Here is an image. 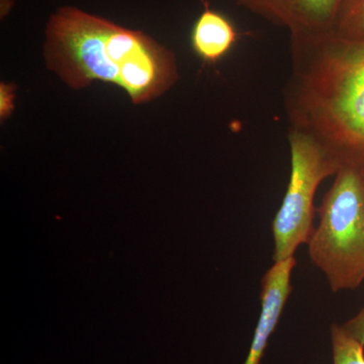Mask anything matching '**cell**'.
<instances>
[{"label": "cell", "instance_id": "1", "mask_svg": "<svg viewBox=\"0 0 364 364\" xmlns=\"http://www.w3.org/2000/svg\"><path fill=\"white\" fill-rule=\"evenodd\" d=\"M291 55L289 128L313 136L342 165L364 168V39L291 37Z\"/></svg>", "mask_w": 364, "mask_h": 364}, {"label": "cell", "instance_id": "2", "mask_svg": "<svg viewBox=\"0 0 364 364\" xmlns=\"http://www.w3.org/2000/svg\"><path fill=\"white\" fill-rule=\"evenodd\" d=\"M48 68L73 90L93 81L123 88L135 105L151 102L178 80L176 56L141 31L63 6L46 26Z\"/></svg>", "mask_w": 364, "mask_h": 364}, {"label": "cell", "instance_id": "3", "mask_svg": "<svg viewBox=\"0 0 364 364\" xmlns=\"http://www.w3.org/2000/svg\"><path fill=\"white\" fill-rule=\"evenodd\" d=\"M334 176L308 245L311 261L338 293L364 282V168L342 165Z\"/></svg>", "mask_w": 364, "mask_h": 364}, {"label": "cell", "instance_id": "4", "mask_svg": "<svg viewBox=\"0 0 364 364\" xmlns=\"http://www.w3.org/2000/svg\"><path fill=\"white\" fill-rule=\"evenodd\" d=\"M291 176L286 195L272 222L273 261L294 257L314 231L315 196L318 186L334 176L342 164L313 136L289 128Z\"/></svg>", "mask_w": 364, "mask_h": 364}, {"label": "cell", "instance_id": "5", "mask_svg": "<svg viewBox=\"0 0 364 364\" xmlns=\"http://www.w3.org/2000/svg\"><path fill=\"white\" fill-rule=\"evenodd\" d=\"M237 6L272 25L286 28L291 37L333 33L343 0H235Z\"/></svg>", "mask_w": 364, "mask_h": 364}, {"label": "cell", "instance_id": "6", "mask_svg": "<svg viewBox=\"0 0 364 364\" xmlns=\"http://www.w3.org/2000/svg\"><path fill=\"white\" fill-rule=\"evenodd\" d=\"M296 257L274 262L261 280V312L250 350L244 364H259L267 349L268 340L277 328L287 299L291 296V272Z\"/></svg>", "mask_w": 364, "mask_h": 364}, {"label": "cell", "instance_id": "7", "mask_svg": "<svg viewBox=\"0 0 364 364\" xmlns=\"http://www.w3.org/2000/svg\"><path fill=\"white\" fill-rule=\"evenodd\" d=\"M238 37L234 23L205 2V9L191 28V44L198 58L214 65L233 49Z\"/></svg>", "mask_w": 364, "mask_h": 364}, {"label": "cell", "instance_id": "8", "mask_svg": "<svg viewBox=\"0 0 364 364\" xmlns=\"http://www.w3.org/2000/svg\"><path fill=\"white\" fill-rule=\"evenodd\" d=\"M333 364H364V345L347 331L343 325L331 326Z\"/></svg>", "mask_w": 364, "mask_h": 364}, {"label": "cell", "instance_id": "9", "mask_svg": "<svg viewBox=\"0 0 364 364\" xmlns=\"http://www.w3.org/2000/svg\"><path fill=\"white\" fill-rule=\"evenodd\" d=\"M333 33L344 39H364V0H343Z\"/></svg>", "mask_w": 364, "mask_h": 364}, {"label": "cell", "instance_id": "10", "mask_svg": "<svg viewBox=\"0 0 364 364\" xmlns=\"http://www.w3.org/2000/svg\"><path fill=\"white\" fill-rule=\"evenodd\" d=\"M14 85H4L0 86V116L1 119H6L14 111Z\"/></svg>", "mask_w": 364, "mask_h": 364}, {"label": "cell", "instance_id": "11", "mask_svg": "<svg viewBox=\"0 0 364 364\" xmlns=\"http://www.w3.org/2000/svg\"><path fill=\"white\" fill-rule=\"evenodd\" d=\"M343 327L354 338L364 345V306L355 316L345 323Z\"/></svg>", "mask_w": 364, "mask_h": 364}, {"label": "cell", "instance_id": "12", "mask_svg": "<svg viewBox=\"0 0 364 364\" xmlns=\"http://www.w3.org/2000/svg\"><path fill=\"white\" fill-rule=\"evenodd\" d=\"M14 6V0H1V18L6 16Z\"/></svg>", "mask_w": 364, "mask_h": 364}]
</instances>
